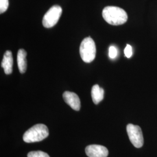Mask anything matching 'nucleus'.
I'll list each match as a JSON object with an SVG mask.
<instances>
[{
  "mask_svg": "<svg viewBox=\"0 0 157 157\" xmlns=\"http://www.w3.org/2000/svg\"><path fill=\"white\" fill-rule=\"evenodd\" d=\"M102 17L108 23L118 26L123 25L128 20V14L123 9L113 6H108L102 11Z\"/></svg>",
  "mask_w": 157,
  "mask_h": 157,
  "instance_id": "f257e3e1",
  "label": "nucleus"
},
{
  "mask_svg": "<svg viewBox=\"0 0 157 157\" xmlns=\"http://www.w3.org/2000/svg\"><path fill=\"white\" fill-rule=\"evenodd\" d=\"M49 135L48 128L44 124H37L28 129L23 135V141L32 143L43 140Z\"/></svg>",
  "mask_w": 157,
  "mask_h": 157,
  "instance_id": "f03ea898",
  "label": "nucleus"
},
{
  "mask_svg": "<svg viewBox=\"0 0 157 157\" xmlns=\"http://www.w3.org/2000/svg\"><path fill=\"white\" fill-rule=\"evenodd\" d=\"M80 55L84 62L90 63L95 59L96 47L94 40L91 37L85 38L80 46Z\"/></svg>",
  "mask_w": 157,
  "mask_h": 157,
  "instance_id": "7ed1b4c3",
  "label": "nucleus"
},
{
  "mask_svg": "<svg viewBox=\"0 0 157 157\" xmlns=\"http://www.w3.org/2000/svg\"><path fill=\"white\" fill-rule=\"evenodd\" d=\"M62 12V8L60 6H52L43 17V25L44 27L51 28L54 26L58 22Z\"/></svg>",
  "mask_w": 157,
  "mask_h": 157,
  "instance_id": "20e7f679",
  "label": "nucleus"
},
{
  "mask_svg": "<svg viewBox=\"0 0 157 157\" xmlns=\"http://www.w3.org/2000/svg\"><path fill=\"white\" fill-rule=\"evenodd\" d=\"M129 140L136 148H141L144 144L143 135L140 127L133 124H128L126 126Z\"/></svg>",
  "mask_w": 157,
  "mask_h": 157,
  "instance_id": "39448f33",
  "label": "nucleus"
},
{
  "mask_svg": "<svg viewBox=\"0 0 157 157\" xmlns=\"http://www.w3.org/2000/svg\"><path fill=\"white\" fill-rule=\"evenodd\" d=\"M86 154L89 157H107L108 150L104 146L97 144H92L87 146Z\"/></svg>",
  "mask_w": 157,
  "mask_h": 157,
  "instance_id": "423d86ee",
  "label": "nucleus"
},
{
  "mask_svg": "<svg viewBox=\"0 0 157 157\" xmlns=\"http://www.w3.org/2000/svg\"><path fill=\"white\" fill-rule=\"evenodd\" d=\"M64 101L75 111H78L80 109L81 104L78 95L76 93L70 91H65L63 94Z\"/></svg>",
  "mask_w": 157,
  "mask_h": 157,
  "instance_id": "0eeeda50",
  "label": "nucleus"
},
{
  "mask_svg": "<svg viewBox=\"0 0 157 157\" xmlns=\"http://www.w3.org/2000/svg\"><path fill=\"white\" fill-rule=\"evenodd\" d=\"M1 66L3 67L4 72L6 75H10L12 72L13 57L11 51H6L5 52Z\"/></svg>",
  "mask_w": 157,
  "mask_h": 157,
  "instance_id": "6e6552de",
  "label": "nucleus"
},
{
  "mask_svg": "<svg viewBox=\"0 0 157 157\" xmlns=\"http://www.w3.org/2000/svg\"><path fill=\"white\" fill-rule=\"evenodd\" d=\"M27 52L23 49H20L17 52V62L20 73H24L27 69Z\"/></svg>",
  "mask_w": 157,
  "mask_h": 157,
  "instance_id": "1a4fd4ad",
  "label": "nucleus"
},
{
  "mask_svg": "<svg viewBox=\"0 0 157 157\" xmlns=\"http://www.w3.org/2000/svg\"><path fill=\"white\" fill-rule=\"evenodd\" d=\"M104 90L98 84L94 85L91 89V97L95 104L100 103L104 98Z\"/></svg>",
  "mask_w": 157,
  "mask_h": 157,
  "instance_id": "9d476101",
  "label": "nucleus"
},
{
  "mask_svg": "<svg viewBox=\"0 0 157 157\" xmlns=\"http://www.w3.org/2000/svg\"><path fill=\"white\" fill-rule=\"evenodd\" d=\"M28 157H50L46 152L41 151L29 152Z\"/></svg>",
  "mask_w": 157,
  "mask_h": 157,
  "instance_id": "9b49d317",
  "label": "nucleus"
},
{
  "mask_svg": "<svg viewBox=\"0 0 157 157\" xmlns=\"http://www.w3.org/2000/svg\"><path fill=\"white\" fill-rule=\"evenodd\" d=\"M9 6L8 0H0V13H2L7 10Z\"/></svg>",
  "mask_w": 157,
  "mask_h": 157,
  "instance_id": "f8f14e48",
  "label": "nucleus"
},
{
  "mask_svg": "<svg viewBox=\"0 0 157 157\" xmlns=\"http://www.w3.org/2000/svg\"><path fill=\"white\" fill-rule=\"evenodd\" d=\"M118 54V51L115 46H111L109 48V56L111 59L115 58Z\"/></svg>",
  "mask_w": 157,
  "mask_h": 157,
  "instance_id": "ddd939ff",
  "label": "nucleus"
},
{
  "mask_svg": "<svg viewBox=\"0 0 157 157\" xmlns=\"http://www.w3.org/2000/svg\"><path fill=\"white\" fill-rule=\"evenodd\" d=\"M124 56L127 58H130L131 56H132L133 52H132V47L131 45L129 44H127L126 47L124 48Z\"/></svg>",
  "mask_w": 157,
  "mask_h": 157,
  "instance_id": "4468645a",
  "label": "nucleus"
}]
</instances>
